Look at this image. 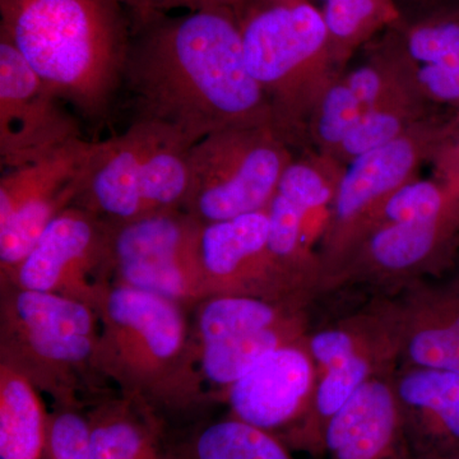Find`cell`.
Segmentation results:
<instances>
[{"mask_svg":"<svg viewBox=\"0 0 459 459\" xmlns=\"http://www.w3.org/2000/svg\"><path fill=\"white\" fill-rule=\"evenodd\" d=\"M0 36V162L2 171L32 164L82 138L74 111Z\"/></svg>","mask_w":459,"mask_h":459,"instance_id":"14","label":"cell"},{"mask_svg":"<svg viewBox=\"0 0 459 459\" xmlns=\"http://www.w3.org/2000/svg\"><path fill=\"white\" fill-rule=\"evenodd\" d=\"M307 307L247 295H212L195 307L199 368L214 395L264 356L309 333Z\"/></svg>","mask_w":459,"mask_h":459,"instance_id":"10","label":"cell"},{"mask_svg":"<svg viewBox=\"0 0 459 459\" xmlns=\"http://www.w3.org/2000/svg\"><path fill=\"white\" fill-rule=\"evenodd\" d=\"M320 9L341 74L358 51L402 21L395 0H325Z\"/></svg>","mask_w":459,"mask_h":459,"instance_id":"25","label":"cell"},{"mask_svg":"<svg viewBox=\"0 0 459 459\" xmlns=\"http://www.w3.org/2000/svg\"><path fill=\"white\" fill-rule=\"evenodd\" d=\"M93 310L100 323L98 367L119 394L168 419L197 415L211 394L199 368L188 309L133 287L102 283Z\"/></svg>","mask_w":459,"mask_h":459,"instance_id":"3","label":"cell"},{"mask_svg":"<svg viewBox=\"0 0 459 459\" xmlns=\"http://www.w3.org/2000/svg\"><path fill=\"white\" fill-rule=\"evenodd\" d=\"M364 113L343 74L336 78L314 108L307 126L310 150L333 157Z\"/></svg>","mask_w":459,"mask_h":459,"instance_id":"27","label":"cell"},{"mask_svg":"<svg viewBox=\"0 0 459 459\" xmlns=\"http://www.w3.org/2000/svg\"><path fill=\"white\" fill-rule=\"evenodd\" d=\"M443 111L424 99H410L394 104L368 108L338 147L333 159L347 166L359 156L389 142L397 140L404 133L424 122L431 115Z\"/></svg>","mask_w":459,"mask_h":459,"instance_id":"26","label":"cell"},{"mask_svg":"<svg viewBox=\"0 0 459 459\" xmlns=\"http://www.w3.org/2000/svg\"><path fill=\"white\" fill-rule=\"evenodd\" d=\"M453 115L446 110L431 115L397 140L359 156L346 166L320 230V294L386 199L420 177L422 166L430 164Z\"/></svg>","mask_w":459,"mask_h":459,"instance_id":"9","label":"cell"},{"mask_svg":"<svg viewBox=\"0 0 459 459\" xmlns=\"http://www.w3.org/2000/svg\"><path fill=\"white\" fill-rule=\"evenodd\" d=\"M391 379L370 380L332 418L325 433L329 459H410Z\"/></svg>","mask_w":459,"mask_h":459,"instance_id":"20","label":"cell"},{"mask_svg":"<svg viewBox=\"0 0 459 459\" xmlns=\"http://www.w3.org/2000/svg\"><path fill=\"white\" fill-rule=\"evenodd\" d=\"M86 415L92 459H166L168 425L124 395H102Z\"/></svg>","mask_w":459,"mask_h":459,"instance_id":"22","label":"cell"},{"mask_svg":"<svg viewBox=\"0 0 459 459\" xmlns=\"http://www.w3.org/2000/svg\"><path fill=\"white\" fill-rule=\"evenodd\" d=\"M252 2H255V0H204V7L216 5V7L229 8L232 12H237Z\"/></svg>","mask_w":459,"mask_h":459,"instance_id":"32","label":"cell"},{"mask_svg":"<svg viewBox=\"0 0 459 459\" xmlns=\"http://www.w3.org/2000/svg\"><path fill=\"white\" fill-rule=\"evenodd\" d=\"M108 252L107 220L74 204L48 226L4 283L65 296L93 307L100 287L108 282Z\"/></svg>","mask_w":459,"mask_h":459,"instance_id":"15","label":"cell"},{"mask_svg":"<svg viewBox=\"0 0 459 459\" xmlns=\"http://www.w3.org/2000/svg\"><path fill=\"white\" fill-rule=\"evenodd\" d=\"M234 13L247 69L270 102L274 129L296 152L310 150L314 108L343 74L322 9L312 0H255Z\"/></svg>","mask_w":459,"mask_h":459,"instance_id":"4","label":"cell"},{"mask_svg":"<svg viewBox=\"0 0 459 459\" xmlns=\"http://www.w3.org/2000/svg\"><path fill=\"white\" fill-rule=\"evenodd\" d=\"M128 11L132 29L146 25L156 18L168 16L175 9L195 11L204 7V0H120Z\"/></svg>","mask_w":459,"mask_h":459,"instance_id":"30","label":"cell"},{"mask_svg":"<svg viewBox=\"0 0 459 459\" xmlns=\"http://www.w3.org/2000/svg\"><path fill=\"white\" fill-rule=\"evenodd\" d=\"M132 32L120 0H0V36L89 122L123 91Z\"/></svg>","mask_w":459,"mask_h":459,"instance_id":"2","label":"cell"},{"mask_svg":"<svg viewBox=\"0 0 459 459\" xmlns=\"http://www.w3.org/2000/svg\"><path fill=\"white\" fill-rule=\"evenodd\" d=\"M48 459H92L89 420L81 407L54 406L50 412Z\"/></svg>","mask_w":459,"mask_h":459,"instance_id":"28","label":"cell"},{"mask_svg":"<svg viewBox=\"0 0 459 459\" xmlns=\"http://www.w3.org/2000/svg\"><path fill=\"white\" fill-rule=\"evenodd\" d=\"M295 155L271 126L226 129L202 138L190 148L184 211L208 225L265 210Z\"/></svg>","mask_w":459,"mask_h":459,"instance_id":"8","label":"cell"},{"mask_svg":"<svg viewBox=\"0 0 459 459\" xmlns=\"http://www.w3.org/2000/svg\"><path fill=\"white\" fill-rule=\"evenodd\" d=\"M407 71L422 98L459 114V5L394 26Z\"/></svg>","mask_w":459,"mask_h":459,"instance_id":"21","label":"cell"},{"mask_svg":"<svg viewBox=\"0 0 459 459\" xmlns=\"http://www.w3.org/2000/svg\"><path fill=\"white\" fill-rule=\"evenodd\" d=\"M123 91L132 122L168 126L192 144L226 129H274L229 8L207 5L133 29Z\"/></svg>","mask_w":459,"mask_h":459,"instance_id":"1","label":"cell"},{"mask_svg":"<svg viewBox=\"0 0 459 459\" xmlns=\"http://www.w3.org/2000/svg\"><path fill=\"white\" fill-rule=\"evenodd\" d=\"M391 380L411 457L459 458V374L398 367Z\"/></svg>","mask_w":459,"mask_h":459,"instance_id":"19","label":"cell"},{"mask_svg":"<svg viewBox=\"0 0 459 459\" xmlns=\"http://www.w3.org/2000/svg\"><path fill=\"white\" fill-rule=\"evenodd\" d=\"M318 371L312 407L303 421L282 435L290 449L325 453V429L352 395L376 377H392L400 367V338L391 299L369 305L307 333Z\"/></svg>","mask_w":459,"mask_h":459,"instance_id":"7","label":"cell"},{"mask_svg":"<svg viewBox=\"0 0 459 459\" xmlns=\"http://www.w3.org/2000/svg\"><path fill=\"white\" fill-rule=\"evenodd\" d=\"M108 282L164 296L186 309L207 298L199 262L202 223L183 210L108 222Z\"/></svg>","mask_w":459,"mask_h":459,"instance_id":"11","label":"cell"},{"mask_svg":"<svg viewBox=\"0 0 459 459\" xmlns=\"http://www.w3.org/2000/svg\"><path fill=\"white\" fill-rule=\"evenodd\" d=\"M430 165L434 179L459 192V114L453 115Z\"/></svg>","mask_w":459,"mask_h":459,"instance_id":"29","label":"cell"},{"mask_svg":"<svg viewBox=\"0 0 459 459\" xmlns=\"http://www.w3.org/2000/svg\"><path fill=\"white\" fill-rule=\"evenodd\" d=\"M410 459H459V458H418V457H410Z\"/></svg>","mask_w":459,"mask_h":459,"instance_id":"33","label":"cell"},{"mask_svg":"<svg viewBox=\"0 0 459 459\" xmlns=\"http://www.w3.org/2000/svg\"><path fill=\"white\" fill-rule=\"evenodd\" d=\"M267 208L202 225L199 262L205 292L247 295L309 307L312 300L281 274L268 247Z\"/></svg>","mask_w":459,"mask_h":459,"instance_id":"16","label":"cell"},{"mask_svg":"<svg viewBox=\"0 0 459 459\" xmlns=\"http://www.w3.org/2000/svg\"><path fill=\"white\" fill-rule=\"evenodd\" d=\"M193 144L168 126L134 120L95 143L77 204L108 222L183 210Z\"/></svg>","mask_w":459,"mask_h":459,"instance_id":"6","label":"cell"},{"mask_svg":"<svg viewBox=\"0 0 459 459\" xmlns=\"http://www.w3.org/2000/svg\"><path fill=\"white\" fill-rule=\"evenodd\" d=\"M166 459H296L281 437L228 415L169 433Z\"/></svg>","mask_w":459,"mask_h":459,"instance_id":"23","label":"cell"},{"mask_svg":"<svg viewBox=\"0 0 459 459\" xmlns=\"http://www.w3.org/2000/svg\"><path fill=\"white\" fill-rule=\"evenodd\" d=\"M96 142L78 138L51 155L0 178V283L8 282L36 241L77 204Z\"/></svg>","mask_w":459,"mask_h":459,"instance_id":"13","label":"cell"},{"mask_svg":"<svg viewBox=\"0 0 459 459\" xmlns=\"http://www.w3.org/2000/svg\"><path fill=\"white\" fill-rule=\"evenodd\" d=\"M395 3L403 21L418 20L440 9L459 5V0H395Z\"/></svg>","mask_w":459,"mask_h":459,"instance_id":"31","label":"cell"},{"mask_svg":"<svg viewBox=\"0 0 459 459\" xmlns=\"http://www.w3.org/2000/svg\"><path fill=\"white\" fill-rule=\"evenodd\" d=\"M40 394L0 362V459H48L50 413Z\"/></svg>","mask_w":459,"mask_h":459,"instance_id":"24","label":"cell"},{"mask_svg":"<svg viewBox=\"0 0 459 459\" xmlns=\"http://www.w3.org/2000/svg\"><path fill=\"white\" fill-rule=\"evenodd\" d=\"M316 383L307 336L264 356L214 398L228 404L229 415L281 437L309 412Z\"/></svg>","mask_w":459,"mask_h":459,"instance_id":"17","label":"cell"},{"mask_svg":"<svg viewBox=\"0 0 459 459\" xmlns=\"http://www.w3.org/2000/svg\"><path fill=\"white\" fill-rule=\"evenodd\" d=\"M93 307L50 292L0 285V362L26 377L54 406L82 407L108 394L98 367Z\"/></svg>","mask_w":459,"mask_h":459,"instance_id":"5","label":"cell"},{"mask_svg":"<svg viewBox=\"0 0 459 459\" xmlns=\"http://www.w3.org/2000/svg\"><path fill=\"white\" fill-rule=\"evenodd\" d=\"M459 261V201L440 212L382 223L353 247L325 292L370 286L383 296L451 271Z\"/></svg>","mask_w":459,"mask_h":459,"instance_id":"12","label":"cell"},{"mask_svg":"<svg viewBox=\"0 0 459 459\" xmlns=\"http://www.w3.org/2000/svg\"><path fill=\"white\" fill-rule=\"evenodd\" d=\"M400 338V367L459 374V261L451 271L389 296Z\"/></svg>","mask_w":459,"mask_h":459,"instance_id":"18","label":"cell"}]
</instances>
